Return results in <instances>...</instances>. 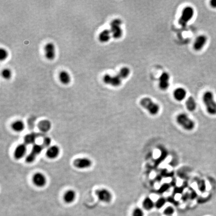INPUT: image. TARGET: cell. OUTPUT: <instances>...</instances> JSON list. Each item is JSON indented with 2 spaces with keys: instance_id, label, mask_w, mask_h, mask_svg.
I'll return each instance as SVG.
<instances>
[{
  "instance_id": "cell-6",
  "label": "cell",
  "mask_w": 216,
  "mask_h": 216,
  "mask_svg": "<svg viewBox=\"0 0 216 216\" xmlns=\"http://www.w3.org/2000/svg\"><path fill=\"white\" fill-rule=\"evenodd\" d=\"M194 15V10L190 6L186 7L183 9L181 16L179 20V24L182 27L186 26L187 24L190 21Z\"/></svg>"
},
{
  "instance_id": "cell-29",
  "label": "cell",
  "mask_w": 216,
  "mask_h": 216,
  "mask_svg": "<svg viewBox=\"0 0 216 216\" xmlns=\"http://www.w3.org/2000/svg\"><path fill=\"white\" fill-rule=\"evenodd\" d=\"M144 212L141 209L136 208L133 212L132 216H144Z\"/></svg>"
},
{
  "instance_id": "cell-11",
  "label": "cell",
  "mask_w": 216,
  "mask_h": 216,
  "mask_svg": "<svg viewBox=\"0 0 216 216\" xmlns=\"http://www.w3.org/2000/svg\"><path fill=\"white\" fill-rule=\"evenodd\" d=\"M45 57L49 60H53L55 57V47L52 43H49L45 45Z\"/></svg>"
},
{
  "instance_id": "cell-25",
  "label": "cell",
  "mask_w": 216,
  "mask_h": 216,
  "mask_svg": "<svg viewBox=\"0 0 216 216\" xmlns=\"http://www.w3.org/2000/svg\"><path fill=\"white\" fill-rule=\"evenodd\" d=\"M2 76L6 80H9L12 76V72L9 69H5L2 71Z\"/></svg>"
},
{
  "instance_id": "cell-15",
  "label": "cell",
  "mask_w": 216,
  "mask_h": 216,
  "mask_svg": "<svg viewBox=\"0 0 216 216\" xmlns=\"http://www.w3.org/2000/svg\"><path fill=\"white\" fill-rule=\"evenodd\" d=\"M60 153V149L57 146L49 147L47 151L46 155L50 159H55L58 157Z\"/></svg>"
},
{
  "instance_id": "cell-5",
  "label": "cell",
  "mask_w": 216,
  "mask_h": 216,
  "mask_svg": "<svg viewBox=\"0 0 216 216\" xmlns=\"http://www.w3.org/2000/svg\"><path fill=\"white\" fill-rule=\"evenodd\" d=\"M122 24V21L120 19H115L111 22V34L112 37L115 39H120L123 35V30L121 28Z\"/></svg>"
},
{
  "instance_id": "cell-32",
  "label": "cell",
  "mask_w": 216,
  "mask_h": 216,
  "mask_svg": "<svg viewBox=\"0 0 216 216\" xmlns=\"http://www.w3.org/2000/svg\"><path fill=\"white\" fill-rule=\"evenodd\" d=\"M211 7L214 8H216V0H212L210 2Z\"/></svg>"
},
{
  "instance_id": "cell-3",
  "label": "cell",
  "mask_w": 216,
  "mask_h": 216,
  "mask_svg": "<svg viewBox=\"0 0 216 216\" xmlns=\"http://www.w3.org/2000/svg\"><path fill=\"white\" fill-rule=\"evenodd\" d=\"M140 103L142 107L147 110L152 115H156L159 112V106L157 103H155L151 98H143L141 100Z\"/></svg>"
},
{
  "instance_id": "cell-8",
  "label": "cell",
  "mask_w": 216,
  "mask_h": 216,
  "mask_svg": "<svg viewBox=\"0 0 216 216\" xmlns=\"http://www.w3.org/2000/svg\"><path fill=\"white\" fill-rule=\"evenodd\" d=\"M43 148L44 147L42 145H37V144L34 145L33 147L31 153L26 157V160L27 162L32 163V162L35 161L36 157L37 155L41 153Z\"/></svg>"
},
{
  "instance_id": "cell-28",
  "label": "cell",
  "mask_w": 216,
  "mask_h": 216,
  "mask_svg": "<svg viewBox=\"0 0 216 216\" xmlns=\"http://www.w3.org/2000/svg\"><path fill=\"white\" fill-rule=\"evenodd\" d=\"M8 52L4 48H1L0 50V60L1 61H4L8 57Z\"/></svg>"
},
{
  "instance_id": "cell-23",
  "label": "cell",
  "mask_w": 216,
  "mask_h": 216,
  "mask_svg": "<svg viewBox=\"0 0 216 216\" xmlns=\"http://www.w3.org/2000/svg\"><path fill=\"white\" fill-rule=\"evenodd\" d=\"M12 128L15 131L20 132L25 129V124L23 121L18 120L13 123Z\"/></svg>"
},
{
  "instance_id": "cell-22",
  "label": "cell",
  "mask_w": 216,
  "mask_h": 216,
  "mask_svg": "<svg viewBox=\"0 0 216 216\" xmlns=\"http://www.w3.org/2000/svg\"><path fill=\"white\" fill-rule=\"evenodd\" d=\"M143 207L145 210H151L155 206V204L151 198L147 197L144 200L143 202Z\"/></svg>"
},
{
  "instance_id": "cell-24",
  "label": "cell",
  "mask_w": 216,
  "mask_h": 216,
  "mask_svg": "<svg viewBox=\"0 0 216 216\" xmlns=\"http://www.w3.org/2000/svg\"><path fill=\"white\" fill-rule=\"evenodd\" d=\"M37 137L34 133H31V134L26 135V137L24 138L25 144H27V145L33 144L34 143H35Z\"/></svg>"
},
{
  "instance_id": "cell-31",
  "label": "cell",
  "mask_w": 216,
  "mask_h": 216,
  "mask_svg": "<svg viewBox=\"0 0 216 216\" xmlns=\"http://www.w3.org/2000/svg\"><path fill=\"white\" fill-rule=\"evenodd\" d=\"M169 188V186L168 185V184H165V185H164L161 187V189H160L159 193H164V192H165Z\"/></svg>"
},
{
  "instance_id": "cell-20",
  "label": "cell",
  "mask_w": 216,
  "mask_h": 216,
  "mask_svg": "<svg viewBox=\"0 0 216 216\" xmlns=\"http://www.w3.org/2000/svg\"><path fill=\"white\" fill-rule=\"evenodd\" d=\"M38 127L39 130L43 132H47L51 129V124L48 120H43L39 123Z\"/></svg>"
},
{
  "instance_id": "cell-12",
  "label": "cell",
  "mask_w": 216,
  "mask_h": 216,
  "mask_svg": "<svg viewBox=\"0 0 216 216\" xmlns=\"http://www.w3.org/2000/svg\"><path fill=\"white\" fill-rule=\"evenodd\" d=\"M33 181L35 185L39 187H42L46 185L47 179L44 174L41 173H37L34 175Z\"/></svg>"
},
{
  "instance_id": "cell-19",
  "label": "cell",
  "mask_w": 216,
  "mask_h": 216,
  "mask_svg": "<svg viewBox=\"0 0 216 216\" xmlns=\"http://www.w3.org/2000/svg\"><path fill=\"white\" fill-rule=\"evenodd\" d=\"M76 193L72 190L67 191L64 196V200L67 203H71L75 200Z\"/></svg>"
},
{
  "instance_id": "cell-4",
  "label": "cell",
  "mask_w": 216,
  "mask_h": 216,
  "mask_svg": "<svg viewBox=\"0 0 216 216\" xmlns=\"http://www.w3.org/2000/svg\"><path fill=\"white\" fill-rule=\"evenodd\" d=\"M177 122L179 125L187 131H191L194 128L195 123L186 114L182 113L177 117Z\"/></svg>"
},
{
  "instance_id": "cell-30",
  "label": "cell",
  "mask_w": 216,
  "mask_h": 216,
  "mask_svg": "<svg viewBox=\"0 0 216 216\" xmlns=\"http://www.w3.org/2000/svg\"><path fill=\"white\" fill-rule=\"evenodd\" d=\"M51 139L49 138V137H46V138L44 139V141H43V146L44 148L45 147H47L50 145V144Z\"/></svg>"
},
{
  "instance_id": "cell-21",
  "label": "cell",
  "mask_w": 216,
  "mask_h": 216,
  "mask_svg": "<svg viewBox=\"0 0 216 216\" xmlns=\"http://www.w3.org/2000/svg\"><path fill=\"white\" fill-rule=\"evenodd\" d=\"M186 105L187 108L189 111L193 112L195 111L196 107H197V104L194 98H193V97H190L186 102Z\"/></svg>"
},
{
  "instance_id": "cell-2",
  "label": "cell",
  "mask_w": 216,
  "mask_h": 216,
  "mask_svg": "<svg viewBox=\"0 0 216 216\" xmlns=\"http://www.w3.org/2000/svg\"><path fill=\"white\" fill-rule=\"evenodd\" d=\"M203 101L206 106L207 112L211 115H216V102L212 92H206L203 96Z\"/></svg>"
},
{
  "instance_id": "cell-18",
  "label": "cell",
  "mask_w": 216,
  "mask_h": 216,
  "mask_svg": "<svg viewBox=\"0 0 216 216\" xmlns=\"http://www.w3.org/2000/svg\"><path fill=\"white\" fill-rule=\"evenodd\" d=\"M111 34L110 30H103L99 34V41L102 43H106L109 41L111 38Z\"/></svg>"
},
{
  "instance_id": "cell-14",
  "label": "cell",
  "mask_w": 216,
  "mask_h": 216,
  "mask_svg": "<svg viewBox=\"0 0 216 216\" xmlns=\"http://www.w3.org/2000/svg\"><path fill=\"white\" fill-rule=\"evenodd\" d=\"M27 152V146L25 144H20L18 145L14 152V156L16 159H22L26 154Z\"/></svg>"
},
{
  "instance_id": "cell-7",
  "label": "cell",
  "mask_w": 216,
  "mask_h": 216,
  "mask_svg": "<svg viewBox=\"0 0 216 216\" xmlns=\"http://www.w3.org/2000/svg\"><path fill=\"white\" fill-rule=\"evenodd\" d=\"M96 194L98 199L102 202L109 203L112 200V194L107 189H99L96 192Z\"/></svg>"
},
{
  "instance_id": "cell-26",
  "label": "cell",
  "mask_w": 216,
  "mask_h": 216,
  "mask_svg": "<svg viewBox=\"0 0 216 216\" xmlns=\"http://www.w3.org/2000/svg\"><path fill=\"white\" fill-rule=\"evenodd\" d=\"M166 202V200L165 199V198H163V197L159 198L156 202L155 206L157 209H161L165 205Z\"/></svg>"
},
{
  "instance_id": "cell-16",
  "label": "cell",
  "mask_w": 216,
  "mask_h": 216,
  "mask_svg": "<svg viewBox=\"0 0 216 216\" xmlns=\"http://www.w3.org/2000/svg\"><path fill=\"white\" fill-rule=\"evenodd\" d=\"M187 92L183 88H178L174 91V97L178 101H183L186 96Z\"/></svg>"
},
{
  "instance_id": "cell-17",
  "label": "cell",
  "mask_w": 216,
  "mask_h": 216,
  "mask_svg": "<svg viewBox=\"0 0 216 216\" xmlns=\"http://www.w3.org/2000/svg\"><path fill=\"white\" fill-rule=\"evenodd\" d=\"M59 78L61 82L64 85H68L71 81L70 75L65 71H62L60 73Z\"/></svg>"
},
{
  "instance_id": "cell-10",
  "label": "cell",
  "mask_w": 216,
  "mask_h": 216,
  "mask_svg": "<svg viewBox=\"0 0 216 216\" xmlns=\"http://www.w3.org/2000/svg\"><path fill=\"white\" fill-rule=\"evenodd\" d=\"M170 75L168 73L164 72L159 78V86L160 89L163 91H165L168 89L170 85Z\"/></svg>"
},
{
  "instance_id": "cell-27",
  "label": "cell",
  "mask_w": 216,
  "mask_h": 216,
  "mask_svg": "<svg viewBox=\"0 0 216 216\" xmlns=\"http://www.w3.org/2000/svg\"><path fill=\"white\" fill-rule=\"evenodd\" d=\"M174 212H175V210L171 206L167 207L164 211V214L167 216H172V215L174 214Z\"/></svg>"
},
{
  "instance_id": "cell-9",
  "label": "cell",
  "mask_w": 216,
  "mask_h": 216,
  "mask_svg": "<svg viewBox=\"0 0 216 216\" xmlns=\"http://www.w3.org/2000/svg\"><path fill=\"white\" fill-rule=\"evenodd\" d=\"M74 165L78 169H87L91 166L92 161L87 158H80L75 160L74 162Z\"/></svg>"
},
{
  "instance_id": "cell-1",
  "label": "cell",
  "mask_w": 216,
  "mask_h": 216,
  "mask_svg": "<svg viewBox=\"0 0 216 216\" xmlns=\"http://www.w3.org/2000/svg\"><path fill=\"white\" fill-rule=\"evenodd\" d=\"M130 70L128 67H123L120 70L117 75L112 76L106 74L103 77V81L106 84L113 87H118L121 85L123 80L127 78L130 75Z\"/></svg>"
},
{
  "instance_id": "cell-13",
  "label": "cell",
  "mask_w": 216,
  "mask_h": 216,
  "mask_svg": "<svg viewBox=\"0 0 216 216\" xmlns=\"http://www.w3.org/2000/svg\"><path fill=\"white\" fill-rule=\"evenodd\" d=\"M207 41V38L205 35H200L198 36L196 39L194 44V49L195 50L199 51L201 50L205 45H206Z\"/></svg>"
}]
</instances>
